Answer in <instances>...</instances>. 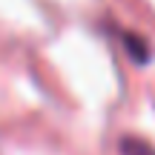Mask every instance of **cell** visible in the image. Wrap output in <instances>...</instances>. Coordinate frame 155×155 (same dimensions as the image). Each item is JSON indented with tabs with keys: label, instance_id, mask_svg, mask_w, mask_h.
<instances>
[{
	"label": "cell",
	"instance_id": "obj_2",
	"mask_svg": "<svg viewBox=\"0 0 155 155\" xmlns=\"http://www.w3.org/2000/svg\"><path fill=\"white\" fill-rule=\"evenodd\" d=\"M124 43H127V49L132 52V58H135V61H147L150 49H147V43H144V40H138L132 32H127V35H124Z\"/></svg>",
	"mask_w": 155,
	"mask_h": 155
},
{
	"label": "cell",
	"instance_id": "obj_1",
	"mask_svg": "<svg viewBox=\"0 0 155 155\" xmlns=\"http://www.w3.org/2000/svg\"><path fill=\"white\" fill-rule=\"evenodd\" d=\"M121 152L124 155H155V150L147 141H138V138H124L121 141Z\"/></svg>",
	"mask_w": 155,
	"mask_h": 155
}]
</instances>
